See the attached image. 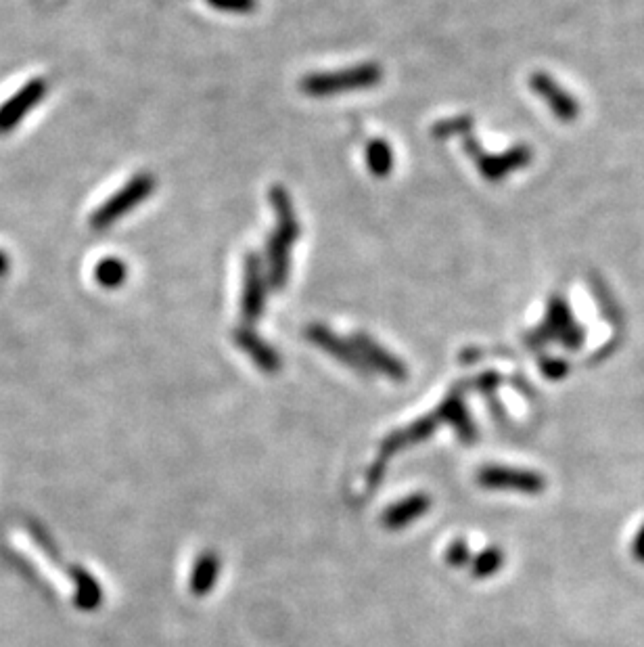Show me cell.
<instances>
[{
  "instance_id": "obj_1",
  "label": "cell",
  "mask_w": 644,
  "mask_h": 647,
  "mask_svg": "<svg viewBox=\"0 0 644 647\" xmlns=\"http://www.w3.org/2000/svg\"><path fill=\"white\" fill-rule=\"evenodd\" d=\"M270 206L276 214V225L266 245V279L268 287L279 292L289 279L291 248L299 237V225L285 187L276 185L270 189Z\"/></svg>"
},
{
  "instance_id": "obj_2",
  "label": "cell",
  "mask_w": 644,
  "mask_h": 647,
  "mask_svg": "<svg viewBox=\"0 0 644 647\" xmlns=\"http://www.w3.org/2000/svg\"><path fill=\"white\" fill-rule=\"evenodd\" d=\"M383 80V70L377 63H362L356 68L339 70V72H318L302 80L299 88L310 97H331L350 91H364L373 88Z\"/></svg>"
},
{
  "instance_id": "obj_3",
  "label": "cell",
  "mask_w": 644,
  "mask_h": 647,
  "mask_svg": "<svg viewBox=\"0 0 644 647\" xmlns=\"http://www.w3.org/2000/svg\"><path fill=\"white\" fill-rule=\"evenodd\" d=\"M157 183L151 174H136L130 181L115 191L107 202H103L90 216V227L95 231H105L115 222L122 220L128 212L141 206L145 199L155 191Z\"/></svg>"
},
{
  "instance_id": "obj_4",
  "label": "cell",
  "mask_w": 644,
  "mask_h": 647,
  "mask_svg": "<svg viewBox=\"0 0 644 647\" xmlns=\"http://www.w3.org/2000/svg\"><path fill=\"white\" fill-rule=\"evenodd\" d=\"M46 93H49V82L44 78H32L15 91L9 101L0 105V135H9L15 126L26 120L30 111L44 101Z\"/></svg>"
},
{
  "instance_id": "obj_5",
  "label": "cell",
  "mask_w": 644,
  "mask_h": 647,
  "mask_svg": "<svg viewBox=\"0 0 644 647\" xmlns=\"http://www.w3.org/2000/svg\"><path fill=\"white\" fill-rule=\"evenodd\" d=\"M268 279L262 258L256 254H247L243 269V296H241V317L245 323H256L262 317L266 306Z\"/></svg>"
},
{
  "instance_id": "obj_6",
  "label": "cell",
  "mask_w": 644,
  "mask_h": 647,
  "mask_svg": "<svg viewBox=\"0 0 644 647\" xmlns=\"http://www.w3.org/2000/svg\"><path fill=\"white\" fill-rule=\"evenodd\" d=\"M465 149L471 158H475L479 172L486 176L488 181H498V178H502L504 174H509L511 170L525 164L529 158L527 149H515V151L502 153V155H486L473 137L465 139Z\"/></svg>"
},
{
  "instance_id": "obj_7",
  "label": "cell",
  "mask_w": 644,
  "mask_h": 647,
  "mask_svg": "<svg viewBox=\"0 0 644 647\" xmlns=\"http://www.w3.org/2000/svg\"><path fill=\"white\" fill-rule=\"evenodd\" d=\"M308 338L318 344L320 348H325L327 352H331L333 356H337L339 361L343 363H348L352 365L354 369H362L366 363L364 359L360 356V352L356 350V346H352L350 342H343L339 340L333 331H329L327 327H322V325H314L310 327L308 331Z\"/></svg>"
},
{
  "instance_id": "obj_8",
  "label": "cell",
  "mask_w": 644,
  "mask_h": 647,
  "mask_svg": "<svg viewBox=\"0 0 644 647\" xmlns=\"http://www.w3.org/2000/svg\"><path fill=\"white\" fill-rule=\"evenodd\" d=\"M354 346L356 350L360 352V356L366 361H371L375 369L387 373V375H394V377H404V369L402 365L394 359V356L383 352L381 346H377L371 338L364 336V333H358V336L354 338Z\"/></svg>"
},
{
  "instance_id": "obj_9",
  "label": "cell",
  "mask_w": 644,
  "mask_h": 647,
  "mask_svg": "<svg viewBox=\"0 0 644 647\" xmlns=\"http://www.w3.org/2000/svg\"><path fill=\"white\" fill-rule=\"evenodd\" d=\"M237 342L245 348V352L251 356L253 361H256L262 369L266 371H276L279 369V356H276L274 350H270L256 333H251L247 329H243L241 333H237Z\"/></svg>"
},
{
  "instance_id": "obj_10",
  "label": "cell",
  "mask_w": 644,
  "mask_h": 647,
  "mask_svg": "<svg viewBox=\"0 0 644 647\" xmlns=\"http://www.w3.org/2000/svg\"><path fill=\"white\" fill-rule=\"evenodd\" d=\"M364 155H366V166L371 170V174L383 178L394 170V151H391V147L385 141L381 139L371 141L366 145Z\"/></svg>"
},
{
  "instance_id": "obj_11",
  "label": "cell",
  "mask_w": 644,
  "mask_h": 647,
  "mask_svg": "<svg viewBox=\"0 0 644 647\" xmlns=\"http://www.w3.org/2000/svg\"><path fill=\"white\" fill-rule=\"evenodd\" d=\"M126 275H128L126 264L118 258H105L97 264V269H95V279L105 289H115V287L124 285Z\"/></svg>"
},
{
  "instance_id": "obj_12",
  "label": "cell",
  "mask_w": 644,
  "mask_h": 647,
  "mask_svg": "<svg viewBox=\"0 0 644 647\" xmlns=\"http://www.w3.org/2000/svg\"><path fill=\"white\" fill-rule=\"evenodd\" d=\"M473 126V120L467 116H460V118H450L444 122H437L433 126V137H440V139H448L454 135H465L469 132V128Z\"/></svg>"
},
{
  "instance_id": "obj_13",
  "label": "cell",
  "mask_w": 644,
  "mask_h": 647,
  "mask_svg": "<svg viewBox=\"0 0 644 647\" xmlns=\"http://www.w3.org/2000/svg\"><path fill=\"white\" fill-rule=\"evenodd\" d=\"M207 5L218 9V11H224V13H251V11H256L258 9V0H205Z\"/></svg>"
},
{
  "instance_id": "obj_14",
  "label": "cell",
  "mask_w": 644,
  "mask_h": 647,
  "mask_svg": "<svg viewBox=\"0 0 644 647\" xmlns=\"http://www.w3.org/2000/svg\"><path fill=\"white\" fill-rule=\"evenodd\" d=\"M9 273V256L0 250V277Z\"/></svg>"
}]
</instances>
